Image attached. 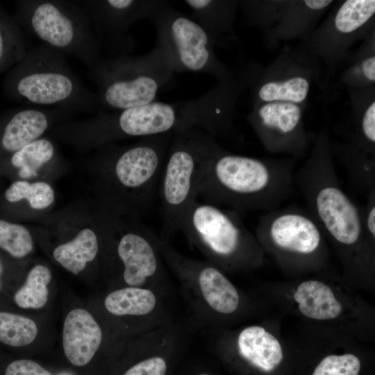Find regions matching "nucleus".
Returning a JSON list of instances; mask_svg holds the SVG:
<instances>
[{
	"mask_svg": "<svg viewBox=\"0 0 375 375\" xmlns=\"http://www.w3.org/2000/svg\"><path fill=\"white\" fill-rule=\"evenodd\" d=\"M294 299L299 304L300 312L311 319H332L342 312V305L331 288L319 281L310 280L300 283Z\"/></svg>",
	"mask_w": 375,
	"mask_h": 375,
	"instance_id": "16",
	"label": "nucleus"
},
{
	"mask_svg": "<svg viewBox=\"0 0 375 375\" xmlns=\"http://www.w3.org/2000/svg\"><path fill=\"white\" fill-rule=\"evenodd\" d=\"M33 247L32 237L26 227L0 219V248L15 258H23Z\"/></svg>",
	"mask_w": 375,
	"mask_h": 375,
	"instance_id": "26",
	"label": "nucleus"
},
{
	"mask_svg": "<svg viewBox=\"0 0 375 375\" xmlns=\"http://www.w3.org/2000/svg\"><path fill=\"white\" fill-rule=\"evenodd\" d=\"M6 199L10 202L26 199L30 206L41 210L49 206L54 200L52 188L45 182L30 183L24 181L13 183L6 191Z\"/></svg>",
	"mask_w": 375,
	"mask_h": 375,
	"instance_id": "24",
	"label": "nucleus"
},
{
	"mask_svg": "<svg viewBox=\"0 0 375 375\" xmlns=\"http://www.w3.org/2000/svg\"><path fill=\"white\" fill-rule=\"evenodd\" d=\"M156 33V45L167 58L174 72L208 74L219 79L227 70L216 58L215 43L191 17L163 1L149 20Z\"/></svg>",
	"mask_w": 375,
	"mask_h": 375,
	"instance_id": "5",
	"label": "nucleus"
},
{
	"mask_svg": "<svg viewBox=\"0 0 375 375\" xmlns=\"http://www.w3.org/2000/svg\"><path fill=\"white\" fill-rule=\"evenodd\" d=\"M293 165L227 152L201 133L195 183L197 199L238 212H268L294 192Z\"/></svg>",
	"mask_w": 375,
	"mask_h": 375,
	"instance_id": "1",
	"label": "nucleus"
},
{
	"mask_svg": "<svg viewBox=\"0 0 375 375\" xmlns=\"http://www.w3.org/2000/svg\"><path fill=\"white\" fill-rule=\"evenodd\" d=\"M48 126L46 115L41 111L28 109L15 114L7 124L2 145L8 151H17L38 139Z\"/></svg>",
	"mask_w": 375,
	"mask_h": 375,
	"instance_id": "17",
	"label": "nucleus"
},
{
	"mask_svg": "<svg viewBox=\"0 0 375 375\" xmlns=\"http://www.w3.org/2000/svg\"><path fill=\"white\" fill-rule=\"evenodd\" d=\"M367 203L362 209L363 226L366 236L372 241L375 239V189L367 194Z\"/></svg>",
	"mask_w": 375,
	"mask_h": 375,
	"instance_id": "30",
	"label": "nucleus"
},
{
	"mask_svg": "<svg viewBox=\"0 0 375 375\" xmlns=\"http://www.w3.org/2000/svg\"><path fill=\"white\" fill-rule=\"evenodd\" d=\"M361 131L372 142H375V103L373 101L365 110L362 121Z\"/></svg>",
	"mask_w": 375,
	"mask_h": 375,
	"instance_id": "31",
	"label": "nucleus"
},
{
	"mask_svg": "<svg viewBox=\"0 0 375 375\" xmlns=\"http://www.w3.org/2000/svg\"><path fill=\"white\" fill-rule=\"evenodd\" d=\"M256 233L260 242L276 251L304 257L317 253L324 238L308 210L297 206L265 212L258 222Z\"/></svg>",
	"mask_w": 375,
	"mask_h": 375,
	"instance_id": "8",
	"label": "nucleus"
},
{
	"mask_svg": "<svg viewBox=\"0 0 375 375\" xmlns=\"http://www.w3.org/2000/svg\"><path fill=\"white\" fill-rule=\"evenodd\" d=\"M192 12L191 18L208 33L213 42H219L224 32L229 29L233 14V3L214 0H186Z\"/></svg>",
	"mask_w": 375,
	"mask_h": 375,
	"instance_id": "18",
	"label": "nucleus"
},
{
	"mask_svg": "<svg viewBox=\"0 0 375 375\" xmlns=\"http://www.w3.org/2000/svg\"><path fill=\"white\" fill-rule=\"evenodd\" d=\"M178 231L210 263L221 266L234 267L250 262L256 251V238L239 212L198 199L185 210Z\"/></svg>",
	"mask_w": 375,
	"mask_h": 375,
	"instance_id": "3",
	"label": "nucleus"
},
{
	"mask_svg": "<svg viewBox=\"0 0 375 375\" xmlns=\"http://www.w3.org/2000/svg\"><path fill=\"white\" fill-rule=\"evenodd\" d=\"M51 279L49 268L42 265L33 267L24 284L15 292L14 301L22 308H41L48 300V285Z\"/></svg>",
	"mask_w": 375,
	"mask_h": 375,
	"instance_id": "20",
	"label": "nucleus"
},
{
	"mask_svg": "<svg viewBox=\"0 0 375 375\" xmlns=\"http://www.w3.org/2000/svg\"><path fill=\"white\" fill-rule=\"evenodd\" d=\"M72 80L56 71L33 72L22 78L17 85L19 93L30 102L49 105L61 102L73 93Z\"/></svg>",
	"mask_w": 375,
	"mask_h": 375,
	"instance_id": "13",
	"label": "nucleus"
},
{
	"mask_svg": "<svg viewBox=\"0 0 375 375\" xmlns=\"http://www.w3.org/2000/svg\"><path fill=\"white\" fill-rule=\"evenodd\" d=\"M294 181L323 234L347 248L367 238L362 209L343 190L326 138H319L310 158L295 172Z\"/></svg>",
	"mask_w": 375,
	"mask_h": 375,
	"instance_id": "2",
	"label": "nucleus"
},
{
	"mask_svg": "<svg viewBox=\"0 0 375 375\" xmlns=\"http://www.w3.org/2000/svg\"><path fill=\"white\" fill-rule=\"evenodd\" d=\"M99 251V242L95 233L81 230L71 241L60 244L53 251V257L65 269L78 274L86 264L92 261Z\"/></svg>",
	"mask_w": 375,
	"mask_h": 375,
	"instance_id": "19",
	"label": "nucleus"
},
{
	"mask_svg": "<svg viewBox=\"0 0 375 375\" xmlns=\"http://www.w3.org/2000/svg\"><path fill=\"white\" fill-rule=\"evenodd\" d=\"M199 375H209V374H199Z\"/></svg>",
	"mask_w": 375,
	"mask_h": 375,
	"instance_id": "35",
	"label": "nucleus"
},
{
	"mask_svg": "<svg viewBox=\"0 0 375 375\" xmlns=\"http://www.w3.org/2000/svg\"><path fill=\"white\" fill-rule=\"evenodd\" d=\"M201 131L174 132L158 184L162 226L160 238L168 240L178 231L180 220L197 199L195 183L199 162Z\"/></svg>",
	"mask_w": 375,
	"mask_h": 375,
	"instance_id": "6",
	"label": "nucleus"
},
{
	"mask_svg": "<svg viewBox=\"0 0 375 375\" xmlns=\"http://www.w3.org/2000/svg\"><path fill=\"white\" fill-rule=\"evenodd\" d=\"M3 51V38L1 35V33L0 31V59L1 58L2 53Z\"/></svg>",
	"mask_w": 375,
	"mask_h": 375,
	"instance_id": "34",
	"label": "nucleus"
},
{
	"mask_svg": "<svg viewBox=\"0 0 375 375\" xmlns=\"http://www.w3.org/2000/svg\"><path fill=\"white\" fill-rule=\"evenodd\" d=\"M310 85L307 79L294 76L281 81L263 84L258 94L264 102L284 101L300 103L307 97Z\"/></svg>",
	"mask_w": 375,
	"mask_h": 375,
	"instance_id": "22",
	"label": "nucleus"
},
{
	"mask_svg": "<svg viewBox=\"0 0 375 375\" xmlns=\"http://www.w3.org/2000/svg\"><path fill=\"white\" fill-rule=\"evenodd\" d=\"M54 149L50 141L38 139L16 151L12 157L13 166L20 169L19 175L28 178L53 157Z\"/></svg>",
	"mask_w": 375,
	"mask_h": 375,
	"instance_id": "23",
	"label": "nucleus"
},
{
	"mask_svg": "<svg viewBox=\"0 0 375 375\" xmlns=\"http://www.w3.org/2000/svg\"><path fill=\"white\" fill-rule=\"evenodd\" d=\"M161 297V294L150 288L127 286L109 293L104 306L112 315L144 319L157 329L170 325Z\"/></svg>",
	"mask_w": 375,
	"mask_h": 375,
	"instance_id": "10",
	"label": "nucleus"
},
{
	"mask_svg": "<svg viewBox=\"0 0 375 375\" xmlns=\"http://www.w3.org/2000/svg\"><path fill=\"white\" fill-rule=\"evenodd\" d=\"M37 334L38 328L32 319L14 313L0 312L1 342L12 347H23L32 343Z\"/></svg>",
	"mask_w": 375,
	"mask_h": 375,
	"instance_id": "21",
	"label": "nucleus"
},
{
	"mask_svg": "<svg viewBox=\"0 0 375 375\" xmlns=\"http://www.w3.org/2000/svg\"><path fill=\"white\" fill-rule=\"evenodd\" d=\"M163 1L108 0L101 3V18L106 32L126 51L133 48V41L127 35L129 27L139 19L150 20Z\"/></svg>",
	"mask_w": 375,
	"mask_h": 375,
	"instance_id": "12",
	"label": "nucleus"
},
{
	"mask_svg": "<svg viewBox=\"0 0 375 375\" xmlns=\"http://www.w3.org/2000/svg\"><path fill=\"white\" fill-rule=\"evenodd\" d=\"M237 345L238 352L244 359L263 371L274 370L283 358L278 340L260 326L244 328L238 335Z\"/></svg>",
	"mask_w": 375,
	"mask_h": 375,
	"instance_id": "14",
	"label": "nucleus"
},
{
	"mask_svg": "<svg viewBox=\"0 0 375 375\" xmlns=\"http://www.w3.org/2000/svg\"><path fill=\"white\" fill-rule=\"evenodd\" d=\"M5 375H51L41 365L31 360H17L8 365Z\"/></svg>",
	"mask_w": 375,
	"mask_h": 375,
	"instance_id": "29",
	"label": "nucleus"
},
{
	"mask_svg": "<svg viewBox=\"0 0 375 375\" xmlns=\"http://www.w3.org/2000/svg\"><path fill=\"white\" fill-rule=\"evenodd\" d=\"M305 4L310 9L321 10L327 7L332 3V1L329 0H306L304 1Z\"/></svg>",
	"mask_w": 375,
	"mask_h": 375,
	"instance_id": "33",
	"label": "nucleus"
},
{
	"mask_svg": "<svg viewBox=\"0 0 375 375\" xmlns=\"http://www.w3.org/2000/svg\"><path fill=\"white\" fill-rule=\"evenodd\" d=\"M360 361L353 354L330 355L316 367L312 375H358Z\"/></svg>",
	"mask_w": 375,
	"mask_h": 375,
	"instance_id": "27",
	"label": "nucleus"
},
{
	"mask_svg": "<svg viewBox=\"0 0 375 375\" xmlns=\"http://www.w3.org/2000/svg\"><path fill=\"white\" fill-rule=\"evenodd\" d=\"M362 69L365 76L370 81H375V57L371 56L362 63Z\"/></svg>",
	"mask_w": 375,
	"mask_h": 375,
	"instance_id": "32",
	"label": "nucleus"
},
{
	"mask_svg": "<svg viewBox=\"0 0 375 375\" xmlns=\"http://www.w3.org/2000/svg\"><path fill=\"white\" fill-rule=\"evenodd\" d=\"M174 72L158 48L139 56H119L99 69L101 100L106 106L125 110L156 101Z\"/></svg>",
	"mask_w": 375,
	"mask_h": 375,
	"instance_id": "4",
	"label": "nucleus"
},
{
	"mask_svg": "<svg viewBox=\"0 0 375 375\" xmlns=\"http://www.w3.org/2000/svg\"><path fill=\"white\" fill-rule=\"evenodd\" d=\"M31 24L36 35L53 47L66 48L75 40L73 21L53 3L38 4L32 12Z\"/></svg>",
	"mask_w": 375,
	"mask_h": 375,
	"instance_id": "15",
	"label": "nucleus"
},
{
	"mask_svg": "<svg viewBox=\"0 0 375 375\" xmlns=\"http://www.w3.org/2000/svg\"><path fill=\"white\" fill-rule=\"evenodd\" d=\"M167 364L160 354L149 355L131 366L123 375H166Z\"/></svg>",
	"mask_w": 375,
	"mask_h": 375,
	"instance_id": "28",
	"label": "nucleus"
},
{
	"mask_svg": "<svg viewBox=\"0 0 375 375\" xmlns=\"http://www.w3.org/2000/svg\"><path fill=\"white\" fill-rule=\"evenodd\" d=\"M158 239L153 231L143 226L129 229L119 238L116 250L127 286L147 288L161 294L159 287L165 285L167 275Z\"/></svg>",
	"mask_w": 375,
	"mask_h": 375,
	"instance_id": "9",
	"label": "nucleus"
},
{
	"mask_svg": "<svg viewBox=\"0 0 375 375\" xmlns=\"http://www.w3.org/2000/svg\"><path fill=\"white\" fill-rule=\"evenodd\" d=\"M374 12V0H348L338 9L335 26L338 31L349 33L365 24Z\"/></svg>",
	"mask_w": 375,
	"mask_h": 375,
	"instance_id": "25",
	"label": "nucleus"
},
{
	"mask_svg": "<svg viewBox=\"0 0 375 375\" xmlns=\"http://www.w3.org/2000/svg\"><path fill=\"white\" fill-rule=\"evenodd\" d=\"M162 258L184 287L192 292L194 307L230 315L239 307L240 295L223 272L212 263L196 260L178 253L168 242L158 238Z\"/></svg>",
	"mask_w": 375,
	"mask_h": 375,
	"instance_id": "7",
	"label": "nucleus"
},
{
	"mask_svg": "<svg viewBox=\"0 0 375 375\" xmlns=\"http://www.w3.org/2000/svg\"><path fill=\"white\" fill-rule=\"evenodd\" d=\"M103 333L93 316L86 310L76 308L65 317L62 346L68 360L75 366H84L100 347Z\"/></svg>",
	"mask_w": 375,
	"mask_h": 375,
	"instance_id": "11",
	"label": "nucleus"
}]
</instances>
